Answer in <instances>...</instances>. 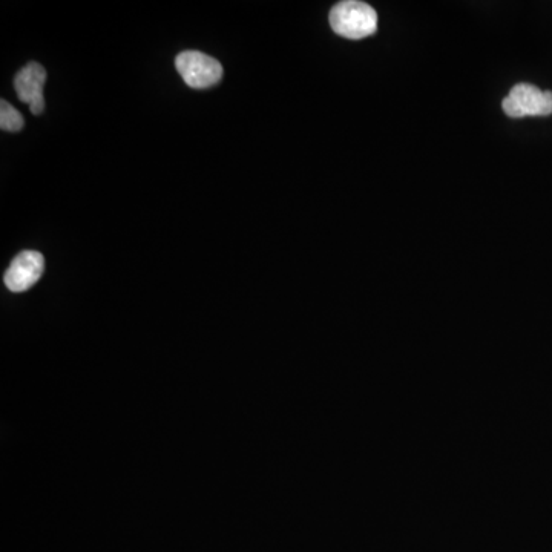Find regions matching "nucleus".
<instances>
[{
	"mask_svg": "<svg viewBox=\"0 0 552 552\" xmlns=\"http://www.w3.org/2000/svg\"><path fill=\"white\" fill-rule=\"evenodd\" d=\"M175 66L184 83L194 89L217 85L223 77V66L214 57L198 51H184L175 59Z\"/></svg>",
	"mask_w": 552,
	"mask_h": 552,
	"instance_id": "f03ea898",
	"label": "nucleus"
},
{
	"mask_svg": "<svg viewBox=\"0 0 552 552\" xmlns=\"http://www.w3.org/2000/svg\"><path fill=\"white\" fill-rule=\"evenodd\" d=\"M46 82V71L39 63H28L20 69L14 79L17 97L23 103L30 105V111L34 115H40L45 111V99H43V86Z\"/></svg>",
	"mask_w": 552,
	"mask_h": 552,
	"instance_id": "39448f33",
	"label": "nucleus"
},
{
	"mask_svg": "<svg viewBox=\"0 0 552 552\" xmlns=\"http://www.w3.org/2000/svg\"><path fill=\"white\" fill-rule=\"evenodd\" d=\"M45 270V258L36 250H23L11 261L10 267L5 272V286L11 292L19 293L31 289Z\"/></svg>",
	"mask_w": 552,
	"mask_h": 552,
	"instance_id": "20e7f679",
	"label": "nucleus"
},
{
	"mask_svg": "<svg viewBox=\"0 0 552 552\" xmlns=\"http://www.w3.org/2000/svg\"><path fill=\"white\" fill-rule=\"evenodd\" d=\"M23 125L25 122H23L22 114L10 103L2 100L0 102V128L8 132H19Z\"/></svg>",
	"mask_w": 552,
	"mask_h": 552,
	"instance_id": "423d86ee",
	"label": "nucleus"
},
{
	"mask_svg": "<svg viewBox=\"0 0 552 552\" xmlns=\"http://www.w3.org/2000/svg\"><path fill=\"white\" fill-rule=\"evenodd\" d=\"M330 27L345 39H364L378 30V14L364 2L345 0L330 11Z\"/></svg>",
	"mask_w": 552,
	"mask_h": 552,
	"instance_id": "f257e3e1",
	"label": "nucleus"
},
{
	"mask_svg": "<svg viewBox=\"0 0 552 552\" xmlns=\"http://www.w3.org/2000/svg\"><path fill=\"white\" fill-rule=\"evenodd\" d=\"M502 106L505 114L513 119H522L528 115H551L552 92L540 91L529 83H519L511 89Z\"/></svg>",
	"mask_w": 552,
	"mask_h": 552,
	"instance_id": "7ed1b4c3",
	"label": "nucleus"
}]
</instances>
